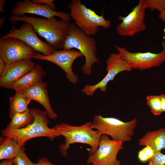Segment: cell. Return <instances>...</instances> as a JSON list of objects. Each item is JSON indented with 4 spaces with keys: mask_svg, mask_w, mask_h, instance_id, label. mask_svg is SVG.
<instances>
[{
    "mask_svg": "<svg viewBox=\"0 0 165 165\" xmlns=\"http://www.w3.org/2000/svg\"><path fill=\"white\" fill-rule=\"evenodd\" d=\"M165 155L160 152H155L154 155L149 160L148 165H164Z\"/></svg>",
    "mask_w": 165,
    "mask_h": 165,
    "instance_id": "obj_25",
    "label": "cell"
},
{
    "mask_svg": "<svg viewBox=\"0 0 165 165\" xmlns=\"http://www.w3.org/2000/svg\"><path fill=\"white\" fill-rule=\"evenodd\" d=\"M30 109L34 118L32 123L18 129H11L6 127L1 130V135L15 139L22 147H24L27 141L32 138L46 137L53 141L61 136L53 127L50 128L48 127L50 121L45 111L37 108H31Z\"/></svg>",
    "mask_w": 165,
    "mask_h": 165,
    "instance_id": "obj_2",
    "label": "cell"
},
{
    "mask_svg": "<svg viewBox=\"0 0 165 165\" xmlns=\"http://www.w3.org/2000/svg\"><path fill=\"white\" fill-rule=\"evenodd\" d=\"M32 1L35 2L46 5L50 6L53 10L56 9V6L53 3L54 0H33Z\"/></svg>",
    "mask_w": 165,
    "mask_h": 165,
    "instance_id": "obj_26",
    "label": "cell"
},
{
    "mask_svg": "<svg viewBox=\"0 0 165 165\" xmlns=\"http://www.w3.org/2000/svg\"><path fill=\"white\" fill-rule=\"evenodd\" d=\"M23 92L31 100L37 101L43 107L49 118L54 120L57 118L58 115L51 105L46 82L42 81Z\"/></svg>",
    "mask_w": 165,
    "mask_h": 165,
    "instance_id": "obj_16",
    "label": "cell"
},
{
    "mask_svg": "<svg viewBox=\"0 0 165 165\" xmlns=\"http://www.w3.org/2000/svg\"><path fill=\"white\" fill-rule=\"evenodd\" d=\"M35 65L31 59L23 60L6 64L3 72L0 75V86L10 89L13 84L32 70Z\"/></svg>",
    "mask_w": 165,
    "mask_h": 165,
    "instance_id": "obj_15",
    "label": "cell"
},
{
    "mask_svg": "<svg viewBox=\"0 0 165 165\" xmlns=\"http://www.w3.org/2000/svg\"><path fill=\"white\" fill-rule=\"evenodd\" d=\"M46 74L42 65L37 64L32 70L13 84L10 89L23 91L42 81Z\"/></svg>",
    "mask_w": 165,
    "mask_h": 165,
    "instance_id": "obj_17",
    "label": "cell"
},
{
    "mask_svg": "<svg viewBox=\"0 0 165 165\" xmlns=\"http://www.w3.org/2000/svg\"><path fill=\"white\" fill-rule=\"evenodd\" d=\"M35 165H54L51 163L46 157L40 158L38 162L35 163Z\"/></svg>",
    "mask_w": 165,
    "mask_h": 165,
    "instance_id": "obj_27",
    "label": "cell"
},
{
    "mask_svg": "<svg viewBox=\"0 0 165 165\" xmlns=\"http://www.w3.org/2000/svg\"><path fill=\"white\" fill-rule=\"evenodd\" d=\"M34 51L32 48L19 39L3 36L0 38V57L6 64L31 59L34 54Z\"/></svg>",
    "mask_w": 165,
    "mask_h": 165,
    "instance_id": "obj_9",
    "label": "cell"
},
{
    "mask_svg": "<svg viewBox=\"0 0 165 165\" xmlns=\"http://www.w3.org/2000/svg\"><path fill=\"white\" fill-rule=\"evenodd\" d=\"M137 123L136 118L124 122L116 118L104 117L101 115H95L91 122V127L96 129L101 136L109 135L112 139L123 142L131 140Z\"/></svg>",
    "mask_w": 165,
    "mask_h": 165,
    "instance_id": "obj_6",
    "label": "cell"
},
{
    "mask_svg": "<svg viewBox=\"0 0 165 165\" xmlns=\"http://www.w3.org/2000/svg\"><path fill=\"white\" fill-rule=\"evenodd\" d=\"M107 74L100 82L94 85H86L82 90L86 95L92 96L99 89L102 92L107 91L108 83L113 81L119 73L125 71H130L133 69L128 63L122 58L118 53L111 54L106 61Z\"/></svg>",
    "mask_w": 165,
    "mask_h": 165,
    "instance_id": "obj_11",
    "label": "cell"
},
{
    "mask_svg": "<svg viewBox=\"0 0 165 165\" xmlns=\"http://www.w3.org/2000/svg\"><path fill=\"white\" fill-rule=\"evenodd\" d=\"M146 8L151 11L157 10L160 12L165 10V0H145Z\"/></svg>",
    "mask_w": 165,
    "mask_h": 165,
    "instance_id": "obj_24",
    "label": "cell"
},
{
    "mask_svg": "<svg viewBox=\"0 0 165 165\" xmlns=\"http://www.w3.org/2000/svg\"><path fill=\"white\" fill-rule=\"evenodd\" d=\"M0 165H14L13 159L3 160L0 162Z\"/></svg>",
    "mask_w": 165,
    "mask_h": 165,
    "instance_id": "obj_31",
    "label": "cell"
},
{
    "mask_svg": "<svg viewBox=\"0 0 165 165\" xmlns=\"http://www.w3.org/2000/svg\"><path fill=\"white\" fill-rule=\"evenodd\" d=\"M60 135L65 138L64 143L60 145L59 150L63 157L67 155V151L70 145L76 143L88 145L91 146L89 154L98 149L101 136L91 127V122H88L79 126H73L64 123L56 124L53 127Z\"/></svg>",
    "mask_w": 165,
    "mask_h": 165,
    "instance_id": "obj_3",
    "label": "cell"
},
{
    "mask_svg": "<svg viewBox=\"0 0 165 165\" xmlns=\"http://www.w3.org/2000/svg\"><path fill=\"white\" fill-rule=\"evenodd\" d=\"M6 66V64L3 60L0 57V75H1L3 72Z\"/></svg>",
    "mask_w": 165,
    "mask_h": 165,
    "instance_id": "obj_32",
    "label": "cell"
},
{
    "mask_svg": "<svg viewBox=\"0 0 165 165\" xmlns=\"http://www.w3.org/2000/svg\"><path fill=\"white\" fill-rule=\"evenodd\" d=\"M143 149L148 157L150 159L154 155L155 151L149 146L147 145Z\"/></svg>",
    "mask_w": 165,
    "mask_h": 165,
    "instance_id": "obj_29",
    "label": "cell"
},
{
    "mask_svg": "<svg viewBox=\"0 0 165 165\" xmlns=\"http://www.w3.org/2000/svg\"><path fill=\"white\" fill-rule=\"evenodd\" d=\"M13 15L20 16L30 13L37 15L49 19L57 16L70 22V14L63 11L53 10L49 6L35 2L29 0L17 2L12 11Z\"/></svg>",
    "mask_w": 165,
    "mask_h": 165,
    "instance_id": "obj_14",
    "label": "cell"
},
{
    "mask_svg": "<svg viewBox=\"0 0 165 165\" xmlns=\"http://www.w3.org/2000/svg\"><path fill=\"white\" fill-rule=\"evenodd\" d=\"M10 19L13 23L22 21L31 24L35 32L44 38L54 50L62 49L70 25L69 22L62 19L58 20L55 17L47 19L12 15Z\"/></svg>",
    "mask_w": 165,
    "mask_h": 165,
    "instance_id": "obj_1",
    "label": "cell"
},
{
    "mask_svg": "<svg viewBox=\"0 0 165 165\" xmlns=\"http://www.w3.org/2000/svg\"><path fill=\"white\" fill-rule=\"evenodd\" d=\"M121 57L126 61L133 68L143 70L158 67L165 61V42L162 43L163 49L160 53L132 52L125 48L115 45Z\"/></svg>",
    "mask_w": 165,
    "mask_h": 165,
    "instance_id": "obj_7",
    "label": "cell"
},
{
    "mask_svg": "<svg viewBox=\"0 0 165 165\" xmlns=\"http://www.w3.org/2000/svg\"><path fill=\"white\" fill-rule=\"evenodd\" d=\"M145 0H140L138 4L125 16H120L118 19L122 20L116 28V31L120 35L131 37L144 31L146 28L145 23Z\"/></svg>",
    "mask_w": 165,
    "mask_h": 165,
    "instance_id": "obj_10",
    "label": "cell"
},
{
    "mask_svg": "<svg viewBox=\"0 0 165 165\" xmlns=\"http://www.w3.org/2000/svg\"><path fill=\"white\" fill-rule=\"evenodd\" d=\"M9 99V115L11 119L16 114L24 112L28 109L31 100L22 91L16 90Z\"/></svg>",
    "mask_w": 165,
    "mask_h": 165,
    "instance_id": "obj_20",
    "label": "cell"
},
{
    "mask_svg": "<svg viewBox=\"0 0 165 165\" xmlns=\"http://www.w3.org/2000/svg\"><path fill=\"white\" fill-rule=\"evenodd\" d=\"M147 104L151 112L155 116H159L162 112L161 108L160 96L148 95L146 97Z\"/></svg>",
    "mask_w": 165,
    "mask_h": 165,
    "instance_id": "obj_22",
    "label": "cell"
},
{
    "mask_svg": "<svg viewBox=\"0 0 165 165\" xmlns=\"http://www.w3.org/2000/svg\"><path fill=\"white\" fill-rule=\"evenodd\" d=\"M11 119L7 127L12 129L24 128L34 121V117L29 108L24 112L16 114Z\"/></svg>",
    "mask_w": 165,
    "mask_h": 165,
    "instance_id": "obj_21",
    "label": "cell"
},
{
    "mask_svg": "<svg viewBox=\"0 0 165 165\" xmlns=\"http://www.w3.org/2000/svg\"><path fill=\"white\" fill-rule=\"evenodd\" d=\"M5 18L4 17H2L0 19V26H2L5 21Z\"/></svg>",
    "mask_w": 165,
    "mask_h": 165,
    "instance_id": "obj_35",
    "label": "cell"
},
{
    "mask_svg": "<svg viewBox=\"0 0 165 165\" xmlns=\"http://www.w3.org/2000/svg\"><path fill=\"white\" fill-rule=\"evenodd\" d=\"M138 157L139 160L143 162H145L149 160L143 149L139 152Z\"/></svg>",
    "mask_w": 165,
    "mask_h": 165,
    "instance_id": "obj_28",
    "label": "cell"
},
{
    "mask_svg": "<svg viewBox=\"0 0 165 165\" xmlns=\"http://www.w3.org/2000/svg\"><path fill=\"white\" fill-rule=\"evenodd\" d=\"M23 147L13 138L0 137V160L13 159Z\"/></svg>",
    "mask_w": 165,
    "mask_h": 165,
    "instance_id": "obj_19",
    "label": "cell"
},
{
    "mask_svg": "<svg viewBox=\"0 0 165 165\" xmlns=\"http://www.w3.org/2000/svg\"><path fill=\"white\" fill-rule=\"evenodd\" d=\"M159 17L163 21H165V10L160 12Z\"/></svg>",
    "mask_w": 165,
    "mask_h": 165,
    "instance_id": "obj_34",
    "label": "cell"
},
{
    "mask_svg": "<svg viewBox=\"0 0 165 165\" xmlns=\"http://www.w3.org/2000/svg\"><path fill=\"white\" fill-rule=\"evenodd\" d=\"M83 56L82 54L78 50L62 49L59 50H55L52 54L48 56L39 52H35L33 58L47 61L56 64L64 71L68 81L75 84L77 83L78 78L73 72L72 66L76 59Z\"/></svg>",
    "mask_w": 165,
    "mask_h": 165,
    "instance_id": "obj_12",
    "label": "cell"
},
{
    "mask_svg": "<svg viewBox=\"0 0 165 165\" xmlns=\"http://www.w3.org/2000/svg\"><path fill=\"white\" fill-rule=\"evenodd\" d=\"M14 165H35L28 157L24 147L22 148L18 155L13 159Z\"/></svg>",
    "mask_w": 165,
    "mask_h": 165,
    "instance_id": "obj_23",
    "label": "cell"
},
{
    "mask_svg": "<svg viewBox=\"0 0 165 165\" xmlns=\"http://www.w3.org/2000/svg\"><path fill=\"white\" fill-rule=\"evenodd\" d=\"M140 146H150L155 152L165 149V130L163 128L147 132L138 140Z\"/></svg>",
    "mask_w": 165,
    "mask_h": 165,
    "instance_id": "obj_18",
    "label": "cell"
},
{
    "mask_svg": "<svg viewBox=\"0 0 165 165\" xmlns=\"http://www.w3.org/2000/svg\"><path fill=\"white\" fill-rule=\"evenodd\" d=\"M123 142L110 139L108 135L101 137L98 149L89 154L86 161L91 165H120L117 159L119 152L123 148Z\"/></svg>",
    "mask_w": 165,
    "mask_h": 165,
    "instance_id": "obj_8",
    "label": "cell"
},
{
    "mask_svg": "<svg viewBox=\"0 0 165 165\" xmlns=\"http://www.w3.org/2000/svg\"><path fill=\"white\" fill-rule=\"evenodd\" d=\"M68 7L70 9L71 19L75 21V24L89 36L95 35L99 27L104 29L110 27V20L105 19L103 14H97L80 0H72Z\"/></svg>",
    "mask_w": 165,
    "mask_h": 165,
    "instance_id": "obj_5",
    "label": "cell"
},
{
    "mask_svg": "<svg viewBox=\"0 0 165 165\" xmlns=\"http://www.w3.org/2000/svg\"><path fill=\"white\" fill-rule=\"evenodd\" d=\"M3 37L19 39L26 43L34 51L44 55H51L55 50L48 43L43 42L38 37L32 25L29 23H24L18 29L12 26L9 32Z\"/></svg>",
    "mask_w": 165,
    "mask_h": 165,
    "instance_id": "obj_13",
    "label": "cell"
},
{
    "mask_svg": "<svg viewBox=\"0 0 165 165\" xmlns=\"http://www.w3.org/2000/svg\"><path fill=\"white\" fill-rule=\"evenodd\" d=\"M6 2L5 0H0V12L2 13H4L5 10L4 6Z\"/></svg>",
    "mask_w": 165,
    "mask_h": 165,
    "instance_id": "obj_33",
    "label": "cell"
},
{
    "mask_svg": "<svg viewBox=\"0 0 165 165\" xmlns=\"http://www.w3.org/2000/svg\"><path fill=\"white\" fill-rule=\"evenodd\" d=\"M160 100L161 108L162 112H165V94L159 95Z\"/></svg>",
    "mask_w": 165,
    "mask_h": 165,
    "instance_id": "obj_30",
    "label": "cell"
},
{
    "mask_svg": "<svg viewBox=\"0 0 165 165\" xmlns=\"http://www.w3.org/2000/svg\"><path fill=\"white\" fill-rule=\"evenodd\" d=\"M75 48L85 57V62L81 67L83 73L90 75L92 67L94 63H99L97 56V47L95 38L86 35L74 23H70L68 32L64 40L62 49Z\"/></svg>",
    "mask_w": 165,
    "mask_h": 165,
    "instance_id": "obj_4",
    "label": "cell"
}]
</instances>
